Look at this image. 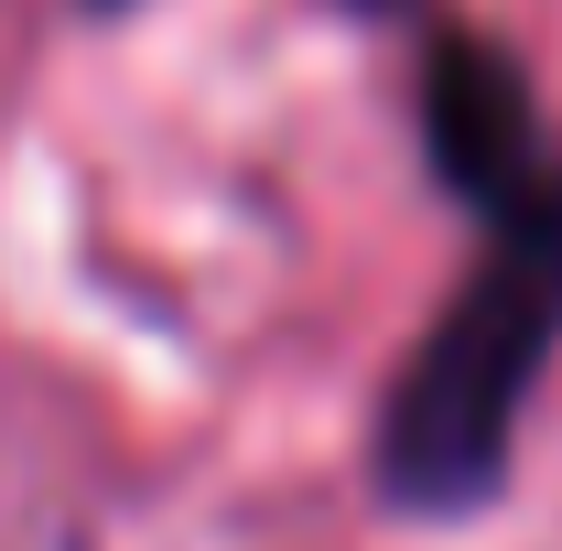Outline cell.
I'll return each instance as SVG.
<instances>
[{
    "label": "cell",
    "mask_w": 562,
    "mask_h": 551,
    "mask_svg": "<svg viewBox=\"0 0 562 551\" xmlns=\"http://www.w3.org/2000/svg\"><path fill=\"white\" fill-rule=\"evenodd\" d=\"M562 357V162L476 227V271L443 292L368 421V486L401 519H476L519 476V421Z\"/></svg>",
    "instance_id": "obj_1"
},
{
    "label": "cell",
    "mask_w": 562,
    "mask_h": 551,
    "mask_svg": "<svg viewBox=\"0 0 562 551\" xmlns=\"http://www.w3.org/2000/svg\"><path fill=\"white\" fill-rule=\"evenodd\" d=\"M412 120H422V173L476 216V227L508 216L562 162L530 66H519L508 44H487V33H465V22H432V33H422Z\"/></svg>",
    "instance_id": "obj_2"
},
{
    "label": "cell",
    "mask_w": 562,
    "mask_h": 551,
    "mask_svg": "<svg viewBox=\"0 0 562 551\" xmlns=\"http://www.w3.org/2000/svg\"><path fill=\"white\" fill-rule=\"evenodd\" d=\"M87 11H131V0H87Z\"/></svg>",
    "instance_id": "obj_3"
}]
</instances>
